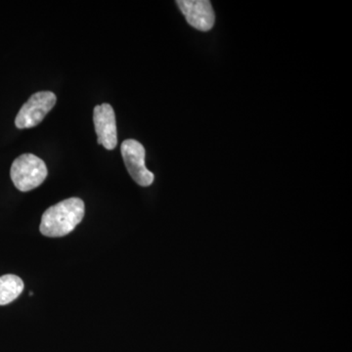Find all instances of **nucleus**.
Listing matches in <instances>:
<instances>
[{"mask_svg": "<svg viewBox=\"0 0 352 352\" xmlns=\"http://www.w3.org/2000/svg\"><path fill=\"white\" fill-rule=\"evenodd\" d=\"M85 212V203L80 199L61 201L44 212L39 230L46 237H64L82 222Z\"/></svg>", "mask_w": 352, "mask_h": 352, "instance_id": "f257e3e1", "label": "nucleus"}, {"mask_svg": "<svg viewBox=\"0 0 352 352\" xmlns=\"http://www.w3.org/2000/svg\"><path fill=\"white\" fill-rule=\"evenodd\" d=\"M176 4L191 27L201 32L210 31L214 27V9L208 0H178Z\"/></svg>", "mask_w": 352, "mask_h": 352, "instance_id": "39448f33", "label": "nucleus"}, {"mask_svg": "<svg viewBox=\"0 0 352 352\" xmlns=\"http://www.w3.org/2000/svg\"><path fill=\"white\" fill-rule=\"evenodd\" d=\"M23 280L16 275L7 274L0 277V305L14 302L24 291Z\"/></svg>", "mask_w": 352, "mask_h": 352, "instance_id": "0eeeda50", "label": "nucleus"}, {"mask_svg": "<svg viewBox=\"0 0 352 352\" xmlns=\"http://www.w3.org/2000/svg\"><path fill=\"white\" fill-rule=\"evenodd\" d=\"M57 102L56 95L51 91L36 92L20 109L15 124L19 129H32L43 122Z\"/></svg>", "mask_w": 352, "mask_h": 352, "instance_id": "7ed1b4c3", "label": "nucleus"}, {"mask_svg": "<svg viewBox=\"0 0 352 352\" xmlns=\"http://www.w3.org/2000/svg\"><path fill=\"white\" fill-rule=\"evenodd\" d=\"M122 159L126 170L132 179L142 187H148L154 182V173H151L145 164V149L143 145L134 139L124 141L120 147Z\"/></svg>", "mask_w": 352, "mask_h": 352, "instance_id": "20e7f679", "label": "nucleus"}, {"mask_svg": "<svg viewBox=\"0 0 352 352\" xmlns=\"http://www.w3.org/2000/svg\"><path fill=\"white\" fill-rule=\"evenodd\" d=\"M47 175L45 163L34 154L21 155L11 166V179L21 192H29L41 186Z\"/></svg>", "mask_w": 352, "mask_h": 352, "instance_id": "f03ea898", "label": "nucleus"}, {"mask_svg": "<svg viewBox=\"0 0 352 352\" xmlns=\"http://www.w3.org/2000/svg\"><path fill=\"white\" fill-rule=\"evenodd\" d=\"M94 122L98 144L103 145L107 150L115 149L118 145V131L112 106L107 103L95 106Z\"/></svg>", "mask_w": 352, "mask_h": 352, "instance_id": "423d86ee", "label": "nucleus"}]
</instances>
